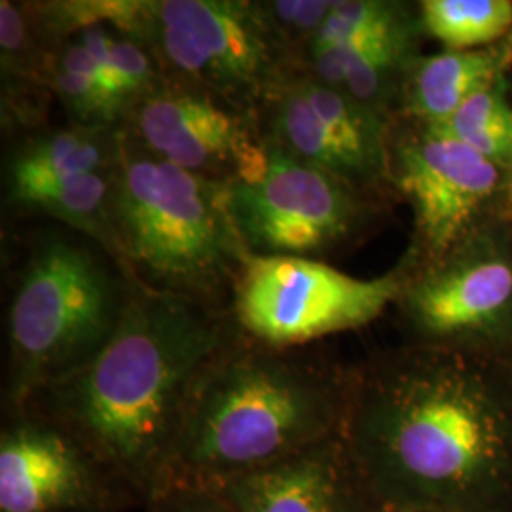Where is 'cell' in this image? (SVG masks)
Wrapping results in <instances>:
<instances>
[{"label":"cell","instance_id":"cell-1","mask_svg":"<svg viewBox=\"0 0 512 512\" xmlns=\"http://www.w3.org/2000/svg\"><path fill=\"white\" fill-rule=\"evenodd\" d=\"M239 336L232 311L219 304L133 281L107 346L25 410L80 440L145 509L169 486L173 450L203 374Z\"/></svg>","mask_w":512,"mask_h":512},{"label":"cell","instance_id":"cell-2","mask_svg":"<svg viewBox=\"0 0 512 512\" xmlns=\"http://www.w3.org/2000/svg\"><path fill=\"white\" fill-rule=\"evenodd\" d=\"M342 439L387 512H499L512 492L511 421L440 355H404L349 385Z\"/></svg>","mask_w":512,"mask_h":512},{"label":"cell","instance_id":"cell-3","mask_svg":"<svg viewBox=\"0 0 512 512\" xmlns=\"http://www.w3.org/2000/svg\"><path fill=\"white\" fill-rule=\"evenodd\" d=\"M348 395V384L300 348H272L241 334L192 395L169 486L217 490L340 437Z\"/></svg>","mask_w":512,"mask_h":512},{"label":"cell","instance_id":"cell-4","mask_svg":"<svg viewBox=\"0 0 512 512\" xmlns=\"http://www.w3.org/2000/svg\"><path fill=\"white\" fill-rule=\"evenodd\" d=\"M109 230L112 256L135 283L219 306L251 255L230 213V183L164 162L126 133Z\"/></svg>","mask_w":512,"mask_h":512},{"label":"cell","instance_id":"cell-5","mask_svg":"<svg viewBox=\"0 0 512 512\" xmlns=\"http://www.w3.org/2000/svg\"><path fill=\"white\" fill-rule=\"evenodd\" d=\"M131 287L128 272L93 239L54 232L38 243L8 308V416L23 412L107 346Z\"/></svg>","mask_w":512,"mask_h":512},{"label":"cell","instance_id":"cell-6","mask_svg":"<svg viewBox=\"0 0 512 512\" xmlns=\"http://www.w3.org/2000/svg\"><path fill=\"white\" fill-rule=\"evenodd\" d=\"M137 40L154 55L164 82L255 114L294 73L262 2L145 0Z\"/></svg>","mask_w":512,"mask_h":512},{"label":"cell","instance_id":"cell-7","mask_svg":"<svg viewBox=\"0 0 512 512\" xmlns=\"http://www.w3.org/2000/svg\"><path fill=\"white\" fill-rule=\"evenodd\" d=\"M399 294L395 274L361 279L315 258L249 255L234 287L232 315L249 340L296 349L365 327Z\"/></svg>","mask_w":512,"mask_h":512},{"label":"cell","instance_id":"cell-8","mask_svg":"<svg viewBox=\"0 0 512 512\" xmlns=\"http://www.w3.org/2000/svg\"><path fill=\"white\" fill-rule=\"evenodd\" d=\"M230 213L251 255L313 258L353 232L359 200L353 184L264 137L230 183Z\"/></svg>","mask_w":512,"mask_h":512},{"label":"cell","instance_id":"cell-9","mask_svg":"<svg viewBox=\"0 0 512 512\" xmlns=\"http://www.w3.org/2000/svg\"><path fill=\"white\" fill-rule=\"evenodd\" d=\"M143 507L109 467L55 421L25 410L0 433V512H128Z\"/></svg>","mask_w":512,"mask_h":512},{"label":"cell","instance_id":"cell-10","mask_svg":"<svg viewBox=\"0 0 512 512\" xmlns=\"http://www.w3.org/2000/svg\"><path fill=\"white\" fill-rule=\"evenodd\" d=\"M122 129L148 154L222 183H234L264 141L255 112L164 80L129 109Z\"/></svg>","mask_w":512,"mask_h":512},{"label":"cell","instance_id":"cell-11","mask_svg":"<svg viewBox=\"0 0 512 512\" xmlns=\"http://www.w3.org/2000/svg\"><path fill=\"white\" fill-rule=\"evenodd\" d=\"M399 186L412 203L416 226L440 255L465 232L495 192L499 165L454 137L425 128L399 148Z\"/></svg>","mask_w":512,"mask_h":512},{"label":"cell","instance_id":"cell-12","mask_svg":"<svg viewBox=\"0 0 512 512\" xmlns=\"http://www.w3.org/2000/svg\"><path fill=\"white\" fill-rule=\"evenodd\" d=\"M217 490L238 512H387L342 435Z\"/></svg>","mask_w":512,"mask_h":512},{"label":"cell","instance_id":"cell-13","mask_svg":"<svg viewBox=\"0 0 512 512\" xmlns=\"http://www.w3.org/2000/svg\"><path fill=\"white\" fill-rule=\"evenodd\" d=\"M512 304V264L497 255H473L425 275L408 293L418 329L437 338L494 329Z\"/></svg>","mask_w":512,"mask_h":512},{"label":"cell","instance_id":"cell-14","mask_svg":"<svg viewBox=\"0 0 512 512\" xmlns=\"http://www.w3.org/2000/svg\"><path fill=\"white\" fill-rule=\"evenodd\" d=\"M122 145L124 129L109 126H73L29 139L8 162L10 202L38 186L112 171Z\"/></svg>","mask_w":512,"mask_h":512},{"label":"cell","instance_id":"cell-15","mask_svg":"<svg viewBox=\"0 0 512 512\" xmlns=\"http://www.w3.org/2000/svg\"><path fill=\"white\" fill-rule=\"evenodd\" d=\"M511 48L448 50L414 61L404 86L406 109L425 124L450 118L476 93L494 88L505 71Z\"/></svg>","mask_w":512,"mask_h":512},{"label":"cell","instance_id":"cell-16","mask_svg":"<svg viewBox=\"0 0 512 512\" xmlns=\"http://www.w3.org/2000/svg\"><path fill=\"white\" fill-rule=\"evenodd\" d=\"M298 90L353 165L359 183H374L389 169L384 114L308 74L293 73Z\"/></svg>","mask_w":512,"mask_h":512},{"label":"cell","instance_id":"cell-17","mask_svg":"<svg viewBox=\"0 0 512 512\" xmlns=\"http://www.w3.org/2000/svg\"><path fill=\"white\" fill-rule=\"evenodd\" d=\"M112 181L114 169L78 175L27 190L12 203L65 222L76 234L93 239L112 255L109 230Z\"/></svg>","mask_w":512,"mask_h":512},{"label":"cell","instance_id":"cell-18","mask_svg":"<svg viewBox=\"0 0 512 512\" xmlns=\"http://www.w3.org/2000/svg\"><path fill=\"white\" fill-rule=\"evenodd\" d=\"M421 23L450 50H480L505 37L512 27L509 0H425Z\"/></svg>","mask_w":512,"mask_h":512},{"label":"cell","instance_id":"cell-19","mask_svg":"<svg viewBox=\"0 0 512 512\" xmlns=\"http://www.w3.org/2000/svg\"><path fill=\"white\" fill-rule=\"evenodd\" d=\"M410 27L403 8L382 0L334 2L329 18L311 42V52L355 44L368 38L384 37Z\"/></svg>","mask_w":512,"mask_h":512},{"label":"cell","instance_id":"cell-20","mask_svg":"<svg viewBox=\"0 0 512 512\" xmlns=\"http://www.w3.org/2000/svg\"><path fill=\"white\" fill-rule=\"evenodd\" d=\"M334 2L327 0H274L262 2L266 19L283 52L300 71L311 42L329 18Z\"/></svg>","mask_w":512,"mask_h":512},{"label":"cell","instance_id":"cell-21","mask_svg":"<svg viewBox=\"0 0 512 512\" xmlns=\"http://www.w3.org/2000/svg\"><path fill=\"white\" fill-rule=\"evenodd\" d=\"M110 78L124 112L162 84L160 67L145 44L114 31L110 46Z\"/></svg>","mask_w":512,"mask_h":512},{"label":"cell","instance_id":"cell-22","mask_svg":"<svg viewBox=\"0 0 512 512\" xmlns=\"http://www.w3.org/2000/svg\"><path fill=\"white\" fill-rule=\"evenodd\" d=\"M147 512H238L219 490L169 486L145 505Z\"/></svg>","mask_w":512,"mask_h":512},{"label":"cell","instance_id":"cell-23","mask_svg":"<svg viewBox=\"0 0 512 512\" xmlns=\"http://www.w3.org/2000/svg\"><path fill=\"white\" fill-rule=\"evenodd\" d=\"M397 512H446V511H397Z\"/></svg>","mask_w":512,"mask_h":512}]
</instances>
